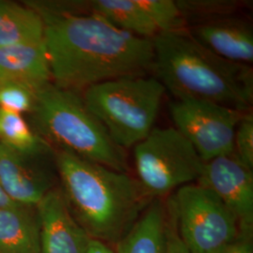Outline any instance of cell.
<instances>
[{
    "mask_svg": "<svg viewBox=\"0 0 253 253\" xmlns=\"http://www.w3.org/2000/svg\"><path fill=\"white\" fill-rule=\"evenodd\" d=\"M38 12L44 22L55 85L82 93L102 82L152 73V40L134 36L94 13Z\"/></svg>",
    "mask_w": 253,
    "mask_h": 253,
    "instance_id": "cell-1",
    "label": "cell"
},
{
    "mask_svg": "<svg viewBox=\"0 0 253 253\" xmlns=\"http://www.w3.org/2000/svg\"><path fill=\"white\" fill-rule=\"evenodd\" d=\"M59 190L91 239L116 246L152 201L136 178L61 150H54Z\"/></svg>",
    "mask_w": 253,
    "mask_h": 253,
    "instance_id": "cell-2",
    "label": "cell"
},
{
    "mask_svg": "<svg viewBox=\"0 0 253 253\" xmlns=\"http://www.w3.org/2000/svg\"><path fill=\"white\" fill-rule=\"evenodd\" d=\"M152 42L153 76L175 100L208 101L251 112L253 66L213 54L190 36L187 27L162 33Z\"/></svg>",
    "mask_w": 253,
    "mask_h": 253,
    "instance_id": "cell-3",
    "label": "cell"
},
{
    "mask_svg": "<svg viewBox=\"0 0 253 253\" xmlns=\"http://www.w3.org/2000/svg\"><path fill=\"white\" fill-rule=\"evenodd\" d=\"M29 117L35 131L54 150L128 172L126 150L112 140L86 107L81 93L49 83L37 91L36 103Z\"/></svg>",
    "mask_w": 253,
    "mask_h": 253,
    "instance_id": "cell-4",
    "label": "cell"
},
{
    "mask_svg": "<svg viewBox=\"0 0 253 253\" xmlns=\"http://www.w3.org/2000/svg\"><path fill=\"white\" fill-rule=\"evenodd\" d=\"M165 92L154 76L143 75L102 82L81 95L112 140L126 150L143 141L155 127Z\"/></svg>",
    "mask_w": 253,
    "mask_h": 253,
    "instance_id": "cell-5",
    "label": "cell"
},
{
    "mask_svg": "<svg viewBox=\"0 0 253 253\" xmlns=\"http://www.w3.org/2000/svg\"><path fill=\"white\" fill-rule=\"evenodd\" d=\"M136 180L151 200L165 199L196 183L205 163L174 127H154L133 147Z\"/></svg>",
    "mask_w": 253,
    "mask_h": 253,
    "instance_id": "cell-6",
    "label": "cell"
},
{
    "mask_svg": "<svg viewBox=\"0 0 253 253\" xmlns=\"http://www.w3.org/2000/svg\"><path fill=\"white\" fill-rule=\"evenodd\" d=\"M166 199L190 253H218L240 233L233 213L213 191L197 183L181 187Z\"/></svg>",
    "mask_w": 253,
    "mask_h": 253,
    "instance_id": "cell-7",
    "label": "cell"
},
{
    "mask_svg": "<svg viewBox=\"0 0 253 253\" xmlns=\"http://www.w3.org/2000/svg\"><path fill=\"white\" fill-rule=\"evenodd\" d=\"M169 111L176 128L204 163L234 153L235 129L247 112L201 100H172Z\"/></svg>",
    "mask_w": 253,
    "mask_h": 253,
    "instance_id": "cell-8",
    "label": "cell"
},
{
    "mask_svg": "<svg viewBox=\"0 0 253 253\" xmlns=\"http://www.w3.org/2000/svg\"><path fill=\"white\" fill-rule=\"evenodd\" d=\"M196 183L213 191L233 213L239 232L253 233V170L235 153L205 163Z\"/></svg>",
    "mask_w": 253,
    "mask_h": 253,
    "instance_id": "cell-9",
    "label": "cell"
},
{
    "mask_svg": "<svg viewBox=\"0 0 253 253\" xmlns=\"http://www.w3.org/2000/svg\"><path fill=\"white\" fill-rule=\"evenodd\" d=\"M53 158L54 153L28 156L0 144V184L12 203L36 208L56 188L52 172L43 164Z\"/></svg>",
    "mask_w": 253,
    "mask_h": 253,
    "instance_id": "cell-10",
    "label": "cell"
},
{
    "mask_svg": "<svg viewBox=\"0 0 253 253\" xmlns=\"http://www.w3.org/2000/svg\"><path fill=\"white\" fill-rule=\"evenodd\" d=\"M40 253H87L91 238L74 218L58 187L36 207Z\"/></svg>",
    "mask_w": 253,
    "mask_h": 253,
    "instance_id": "cell-11",
    "label": "cell"
},
{
    "mask_svg": "<svg viewBox=\"0 0 253 253\" xmlns=\"http://www.w3.org/2000/svg\"><path fill=\"white\" fill-rule=\"evenodd\" d=\"M187 31L200 45L219 57L253 66V28L239 15L190 25Z\"/></svg>",
    "mask_w": 253,
    "mask_h": 253,
    "instance_id": "cell-12",
    "label": "cell"
},
{
    "mask_svg": "<svg viewBox=\"0 0 253 253\" xmlns=\"http://www.w3.org/2000/svg\"><path fill=\"white\" fill-rule=\"evenodd\" d=\"M6 81L36 90L52 83L45 41L0 47V82Z\"/></svg>",
    "mask_w": 253,
    "mask_h": 253,
    "instance_id": "cell-13",
    "label": "cell"
},
{
    "mask_svg": "<svg viewBox=\"0 0 253 253\" xmlns=\"http://www.w3.org/2000/svg\"><path fill=\"white\" fill-rule=\"evenodd\" d=\"M88 6L90 13L134 36L153 40L161 34L152 0H92Z\"/></svg>",
    "mask_w": 253,
    "mask_h": 253,
    "instance_id": "cell-14",
    "label": "cell"
},
{
    "mask_svg": "<svg viewBox=\"0 0 253 253\" xmlns=\"http://www.w3.org/2000/svg\"><path fill=\"white\" fill-rule=\"evenodd\" d=\"M168 209L165 199H153L115 246L117 253H165Z\"/></svg>",
    "mask_w": 253,
    "mask_h": 253,
    "instance_id": "cell-15",
    "label": "cell"
},
{
    "mask_svg": "<svg viewBox=\"0 0 253 253\" xmlns=\"http://www.w3.org/2000/svg\"><path fill=\"white\" fill-rule=\"evenodd\" d=\"M0 253H40L36 208L12 205L0 208Z\"/></svg>",
    "mask_w": 253,
    "mask_h": 253,
    "instance_id": "cell-16",
    "label": "cell"
},
{
    "mask_svg": "<svg viewBox=\"0 0 253 253\" xmlns=\"http://www.w3.org/2000/svg\"><path fill=\"white\" fill-rule=\"evenodd\" d=\"M44 42V22L27 4L0 1V47Z\"/></svg>",
    "mask_w": 253,
    "mask_h": 253,
    "instance_id": "cell-17",
    "label": "cell"
},
{
    "mask_svg": "<svg viewBox=\"0 0 253 253\" xmlns=\"http://www.w3.org/2000/svg\"><path fill=\"white\" fill-rule=\"evenodd\" d=\"M0 144L28 156L54 153V149L37 133L25 116L1 108Z\"/></svg>",
    "mask_w": 253,
    "mask_h": 253,
    "instance_id": "cell-18",
    "label": "cell"
},
{
    "mask_svg": "<svg viewBox=\"0 0 253 253\" xmlns=\"http://www.w3.org/2000/svg\"><path fill=\"white\" fill-rule=\"evenodd\" d=\"M187 27L193 24L238 15L252 2L244 0H175Z\"/></svg>",
    "mask_w": 253,
    "mask_h": 253,
    "instance_id": "cell-19",
    "label": "cell"
},
{
    "mask_svg": "<svg viewBox=\"0 0 253 253\" xmlns=\"http://www.w3.org/2000/svg\"><path fill=\"white\" fill-rule=\"evenodd\" d=\"M37 91L16 82H0V108L29 116L36 103Z\"/></svg>",
    "mask_w": 253,
    "mask_h": 253,
    "instance_id": "cell-20",
    "label": "cell"
},
{
    "mask_svg": "<svg viewBox=\"0 0 253 253\" xmlns=\"http://www.w3.org/2000/svg\"><path fill=\"white\" fill-rule=\"evenodd\" d=\"M234 153L239 162L253 170V115L245 113L235 129Z\"/></svg>",
    "mask_w": 253,
    "mask_h": 253,
    "instance_id": "cell-21",
    "label": "cell"
},
{
    "mask_svg": "<svg viewBox=\"0 0 253 253\" xmlns=\"http://www.w3.org/2000/svg\"><path fill=\"white\" fill-rule=\"evenodd\" d=\"M167 209H168V223H167V231H166V253H190L181 241L178 235L175 221L172 216V211L168 206L167 199Z\"/></svg>",
    "mask_w": 253,
    "mask_h": 253,
    "instance_id": "cell-22",
    "label": "cell"
},
{
    "mask_svg": "<svg viewBox=\"0 0 253 253\" xmlns=\"http://www.w3.org/2000/svg\"><path fill=\"white\" fill-rule=\"evenodd\" d=\"M253 233H239L236 239L218 253H253Z\"/></svg>",
    "mask_w": 253,
    "mask_h": 253,
    "instance_id": "cell-23",
    "label": "cell"
},
{
    "mask_svg": "<svg viewBox=\"0 0 253 253\" xmlns=\"http://www.w3.org/2000/svg\"><path fill=\"white\" fill-rule=\"evenodd\" d=\"M87 253H115L113 249L100 241L91 239Z\"/></svg>",
    "mask_w": 253,
    "mask_h": 253,
    "instance_id": "cell-24",
    "label": "cell"
},
{
    "mask_svg": "<svg viewBox=\"0 0 253 253\" xmlns=\"http://www.w3.org/2000/svg\"><path fill=\"white\" fill-rule=\"evenodd\" d=\"M12 205H16V204L12 203L9 200V197L4 192V190H3L2 187H1V184H0V208L9 207V206H12Z\"/></svg>",
    "mask_w": 253,
    "mask_h": 253,
    "instance_id": "cell-25",
    "label": "cell"
}]
</instances>
